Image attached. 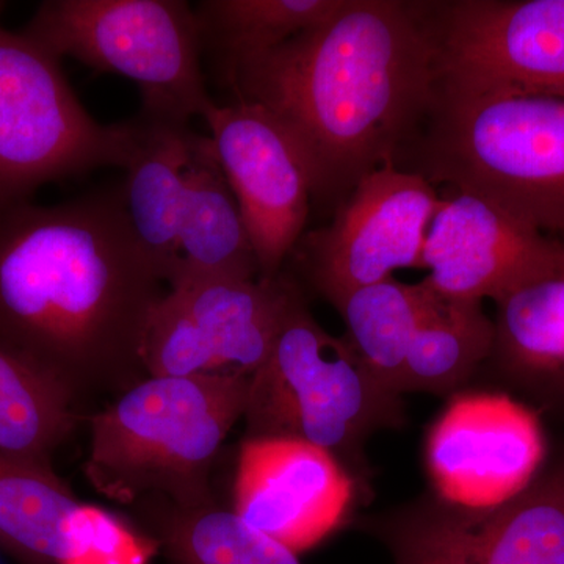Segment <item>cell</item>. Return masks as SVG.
<instances>
[{
	"instance_id": "obj_10",
	"label": "cell",
	"mask_w": 564,
	"mask_h": 564,
	"mask_svg": "<svg viewBox=\"0 0 564 564\" xmlns=\"http://www.w3.org/2000/svg\"><path fill=\"white\" fill-rule=\"evenodd\" d=\"M204 120L242 212L259 278L276 280L313 209L302 155L272 115L256 104H215Z\"/></svg>"
},
{
	"instance_id": "obj_9",
	"label": "cell",
	"mask_w": 564,
	"mask_h": 564,
	"mask_svg": "<svg viewBox=\"0 0 564 564\" xmlns=\"http://www.w3.org/2000/svg\"><path fill=\"white\" fill-rule=\"evenodd\" d=\"M441 79L564 98V0L430 2Z\"/></svg>"
},
{
	"instance_id": "obj_17",
	"label": "cell",
	"mask_w": 564,
	"mask_h": 564,
	"mask_svg": "<svg viewBox=\"0 0 564 564\" xmlns=\"http://www.w3.org/2000/svg\"><path fill=\"white\" fill-rule=\"evenodd\" d=\"M132 122L135 140L124 166L122 206L141 251L169 284L181 263L184 169L193 129L141 113Z\"/></svg>"
},
{
	"instance_id": "obj_12",
	"label": "cell",
	"mask_w": 564,
	"mask_h": 564,
	"mask_svg": "<svg viewBox=\"0 0 564 564\" xmlns=\"http://www.w3.org/2000/svg\"><path fill=\"white\" fill-rule=\"evenodd\" d=\"M0 549L21 564H152L158 544L82 502L54 467L0 454Z\"/></svg>"
},
{
	"instance_id": "obj_24",
	"label": "cell",
	"mask_w": 564,
	"mask_h": 564,
	"mask_svg": "<svg viewBox=\"0 0 564 564\" xmlns=\"http://www.w3.org/2000/svg\"><path fill=\"white\" fill-rule=\"evenodd\" d=\"M80 419L62 392L0 348V454L54 467Z\"/></svg>"
},
{
	"instance_id": "obj_8",
	"label": "cell",
	"mask_w": 564,
	"mask_h": 564,
	"mask_svg": "<svg viewBox=\"0 0 564 564\" xmlns=\"http://www.w3.org/2000/svg\"><path fill=\"white\" fill-rule=\"evenodd\" d=\"M440 204V192L421 174L384 166L359 181L328 225L304 232L289 261L334 307L395 270L423 269L426 234Z\"/></svg>"
},
{
	"instance_id": "obj_1",
	"label": "cell",
	"mask_w": 564,
	"mask_h": 564,
	"mask_svg": "<svg viewBox=\"0 0 564 564\" xmlns=\"http://www.w3.org/2000/svg\"><path fill=\"white\" fill-rule=\"evenodd\" d=\"M162 282L121 188L0 209V348L79 411L150 377L144 339Z\"/></svg>"
},
{
	"instance_id": "obj_2",
	"label": "cell",
	"mask_w": 564,
	"mask_h": 564,
	"mask_svg": "<svg viewBox=\"0 0 564 564\" xmlns=\"http://www.w3.org/2000/svg\"><path fill=\"white\" fill-rule=\"evenodd\" d=\"M269 111L302 155L311 202L336 212L395 165L432 106L440 51L430 2L347 0L328 21L220 74Z\"/></svg>"
},
{
	"instance_id": "obj_21",
	"label": "cell",
	"mask_w": 564,
	"mask_h": 564,
	"mask_svg": "<svg viewBox=\"0 0 564 564\" xmlns=\"http://www.w3.org/2000/svg\"><path fill=\"white\" fill-rule=\"evenodd\" d=\"M492 345L494 323L481 303L456 302L433 292L404 361L402 393L458 391L488 362Z\"/></svg>"
},
{
	"instance_id": "obj_22",
	"label": "cell",
	"mask_w": 564,
	"mask_h": 564,
	"mask_svg": "<svg viewBox=\"0 0 564 564\" xmlns=\"http://www.w3.org/2000/svg\"><path fill=\"white\" fill-rule=\"evenodd\" d=\"M432 296L423 282L404 284L392 276L348 293L334 306L343 315L352 351L397 395H403L404 361Z\"/></svg>"
},
{
	"instance_id": "obj_20",
	"label": "cell",
	"mask_w": 564,
	"mask_h": 564,
	"mask_svg": "<svg viewBox=\"0 0 564 564\" xmlns=\"http://www.w3.org/2000/svg\"><path fill=\"white\" fill-rule=\"evenodd\" d=\"M131 508L132 524L172 564H303L291 549L217 502L180 507L147 499Z\"/></svg>"
},
{
	"instance_id": "obj_13",
	"label": "cell",
	"mask_w": 564,
	"mask_h": 564,
	"mask_svg": "<svg viewBox=\"0 0 564 564\" xmlns=\"http://www.w3.org/2000/svg\"><path fill=\"white\" fill-rule=\"evenodd\" d=\"M388 545L395 564H564V470L491 510L415 511L393 524Z\"/></svg>"
},
{
	"instance_id": "obj_11",
	"label": "cell",
	"mask_w": 564,
	"mask_h": 564,
	"mask_svg": "<svg viewBox=\"0 0 564 564\" xmlns=\"http://www.w3.org/2000/svg\"><path fill=\"white\" fill-rule=\"evenodd\" d=\"M544 452L533 411L505 393L466 392L434 422L425 458L441 502L484 511L525 491Z\"/></svg>"
},
{
	"instance_id": "obj_14",
	"label": "cell",
	"mask_w": 564,
	"mask_h": 564,
	"mask_svg": "<svg viewBox=\"0 0 564 564\" xmlns=\"http://www.w3.org/2000/svg\"><path fill=\"white\" fill-rule=\"evenodd\" d=\"M355 477L329 452L284 437H245L232 511L300 555L336 532L355 500Z\"/></svg>"
},
{
	"instance_id": "obj_15",
	"label": "cell",
	"mask_w": 564,
	"mask_h": 564,
	"mask_svg": "<svg viewBox=\"0 0 564 564\" xmlns=\"http://www.w3.org/2000/svg\"><path fill=\"white\" fill-rule=\"evenodd\" d=\"M425 247L423 284L447 300L484 302L499 296L564 256V242L516 220L496 204L456 188H437Z\"/></svg>"
},
{
	"instance_id": "obj_6",
	"label": "cell",
	"mask_w": 564,
	"mask_h": 564,
	"mask_svg": "<svg viewBox=\"0 0 564 564\" xmlns=\"http://www.w3.org/2000/svg\"><path fill=\"white\" fill-rule=\"evenodd\" d=\"M24 32L61 61L132 80L144 117L191 124L217 104L195 9L184 0H46Z\"/></svg>"
},
{
	"instance_id": "obj_3",
	"label": "cell",
	"mask_w": 564,
	"mask_h": 564,
	"mask_svg": "<svg viewBox=\"0 0 564 564\" xmlns=\"http://www.w3.org/2000/svg\"><path fill=\"white\" fill-rule=\"evenodd\" d=\"M395 166L474 193L564 242L563 96L437 80Z\"/></svg>"
},
{
	"instance_id": "obj_5",
	"label": "cell",
	"mask_w": 564,
	"mask_h": 564,
	"mask_svg": "<svg viewBox=\"0 0 564 564\" xmlns=\"http://www.w3.org/2000/svg\"><path fill=\"white\" fill-rule=\"evenodd\" d=\"M243 419L250 440L317 445L362 475L364 445L378 430L402 425L403 403L375 380L345 337L315 322L300 291L269 358L251 377Z\"/></svg>"
},
{
	"instance_id": "obj_16",
	"label": "cell",
	"mask_w": 564,
	"mask_h": 564,
	"mask_svg": "<svg viewBox=\"0 0 564 564\" xmlns=\"http://www.w3.org/2000/svg\"><path fill=\"white\" fill-rule=\"evenodd\" d=\"M169 291L191 315L218 372L252 377L269 358L302 288L284 270L276 280L180 274L169 282Z\"/></svg>"
},
{
	"instance_id": "obj_18",
	"label": "cell",
	"mask_w": 564,
	"mask_h": 564,
	"mask_svg": "<svg viewBox=\"0 0 564 564\" xmlns=\"http://www.w3.org/2000/svg\"><path fill=\"white\" fill-rule=\"evenodd\" d=\"M180 256V269L172 280L180 274L259 278L258 259L242 212L223 172L214 141L195 131L184 169Z\"/></svg>"
},
{
	"instance_id": "obj_19",
	"label": "cell",
	"mask_w": 564,
	"mask_h": 564,
	"mask_svg": "<svg viewBox=\"0 0 564 564\" xmlns=\"http://www.w3.org/2000/svg\"><path fill=\"white\" fill-rule=\"evenodd\" d=\"M494 303L488 362L518 383L564 393V256Z\"/></svg>"
},
{
	"instance_id": "obj_4",
	"label": "cell",
	"mask_w": 564,
	"mask_h": 564,
	"mask_svg": "<svg viewBox=\"0 0 564 564\" xmlns=\"http://www.w3.org/2000/svg\"><path fill=\"white\" fill-rule=\"evenodd\" d=\"M251 377L218 372L147 377L91 414L84 474L111 502H215L212 469L243 419Z\"/></svg>"
},
{
	"instance_id": "obj_23",
	"label": "cell",
	"mask_w": 564,
	"mask_h": 564,
	"mask_svg": "<svg viewBox=\"0 0 564 564\" xmlns=\"http://www.w3.org/2000/svg\"><path fill=\"white\" fill-rule=\"evenodd\" d=\"M347 0H206L195 7L203 54L218 73L328 21Z\"/></svg>"
},
{
	"instance_id": "obj_7",
	"label": "cell",
	"mask_w": 564,
	"mask_h": 564,
	"mask_svg": "<svg viewBox=\"0 0 564 564\" xmlns=\"http://www.w3.org/2000/svg\"><path fill=\"white\" fill-rule=\"evenodd\" d=\"M0 2V209L31 202L51 182L124 169L133 122L101 124L82 106L61 58L24 31L3 28Z\"/></svg>"
}]
</instances>
